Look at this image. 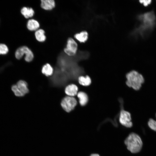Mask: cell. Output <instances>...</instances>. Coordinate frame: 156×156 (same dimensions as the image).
<instances>
[{
  "label": "cell",
  "instance_id": "obj_9",
  "mask_svg": "<svg viewBox=\"0 0 156 156\" xmlns=\"http://www.w3.org/2000/svg\"><path fill=\"white\" fill-rule=\"evenodd\" d=\"M39 22L36 20L31 19L27 22V29L31 31L36 30L40 27Z\"/></svg>",
  "mask_w": 156,
  "mask_h": 156
},
{
  "label": "cell",
  "instance_id": "obj_14",
  "mask_svg": "<svg viewBox=\"0 0 156 156\" xmlns=\"http://www.w3.org/2000/svg\"><path fill=\"white\" fill-rule=\"evenodd\" d=\"M21 92L24 94L27 93L29 90L27 87V84L25 81L21 80L18 81L16 84Z\"/></svg>",
  "mask_w": 156,
  "mask_h": 156
},
{
  "label": "cell",
  "instance_id": "obj_6",
  "mask_svg": "<svg viewBox=\"0 0 156 156\" xmlns=\"http://www.w3.org/2000/svg\"><path fill=\"white\" fill-rule=\"evenodd\" d=\"M77 45L75 40L72 38L67 40L66 46L64 49V52L68 55L73 56L77 53Z\"/></svg>",
  "mask_w": 156,
  "mask_h": 156
},
{
  "label": "cell",
  "instance_id": "obj_1",
  "mask_svg": "<svg viewBox=\"0 0 156 156\" xmlns=\"http://www.w3.org/2000/svg\"><path fill=\"white\" fill-rule=\"evenodd\" d=\"M126 85L134 90H138L140 89L144 81L143 75L135 70H132L126 75Z\"/></svg>",
  "mask_w": 156,
  "mask_h": 156
},
{
  "label": "cell",
  "instance_id": "obj_15",
  "mask_svg": "<svg viewBox=\"0 0 156 156\" xmlns=\"http://www.w3.org/2000/svg\"><path fill=\"white\" fill-rule=\"evenodd\" d=\"M78 81L81 85L84 86H89L91 83V79L88 75L85 77L81 76L78 78Z\"/></svg>",
  "mask_w": 156,
  "mask_h": 156
},
{
  "label": "cell",
  "instance_id": "obj_11",
  "mask_svg": "<svg viewBox=\"0 0 156 156\" xmlns=\"http://www.w3.org/2000/svg\"><path fill=\"white\" fill-rule=\"evenodd\" d=\"M77 95L80 105L82 106L86 105L88 101V97L86 93L83 92H80L77 93Z\"/></svg>",
  "mask_w": 156,
  "mask_h": 156
},
{
  "label": "cell",
  "instance_id": "obj_4",
  "mask_svg": "<svg viewBox=\"0 0 156 156\" xmlns=\"http://www.w3.org/2000/svg\"><path fill=\"white\" fill-rule=\"evenodd\" d=\"M77 103V101L75 98L68 96L65 97L62 100L61 105L66 111L68 112L74 108Z\"/></svg>",
  "mask_w": 156,
  "mask_h": 156
},
{
  "label": "cell",
  "instance_id": "obj_19",
  "mask_svg": "<svg viewBox=\"0 0 156 156\" xmlns=\"http://www.w3.org/2000/svg\"><path fill=\"white\" fill-rule=\"evenodd\" d=\"M149 127L152 130L156 131V121L152 118H150L148 122Z\"/></svg>",
  "mask_w": 156,
  "mask_h": 156
},
{
  "label": "cell",
  "instance_id": "obj_7",
  "mask_svg": "<svg viewBox=\"0 0 156 156\" xmlns=\"http://www.w3.org/2000/svg\"><path fill=\"white\" fill-rule=\"evenodd\" d=\"M41 7L46 10H50L55 6V2L54 0H42L41 1Z\"/></svg>",
  "mask_w": 156,
  "mask_h": 156
},
{
  "label": "cell",
  "instance_id": "obj_8",
  "mask_svg": "<svg viewBox=\"0 0 156 156\" xmlns=\"http://www.w3.org/2000/svg\"><path fill=\"white\" fill-rule=\"evenodd\" d=\"M78 88L75 84H71L66 87L65 92L69 96L73 97L77 95Z\"/></svg>",
  "mask_w": 156,
  "mask_h": 156
},
{
  "label": "cell",
  "instance_id": "obj_10",
  "mask_svg": "<svg viewBox=\"0 0 156 156\" xmlns=\"http://www.w3.org/2000/svg\"><path fill=\"white\" fill-rule=\"evenodd\" d=\"M21 14L27 18L32 17L34 14V10L31 8L23 7L21 10Z\"/></svg>",
  "mask_w": 156,
  "mask_h": 156
},
{
  "label": "cell",
  "instance_id": "obj_21",
  "mask_svg": "<svg viewBox=\"0 0 156 156\" xmlns=\"http://www.w3.org/2000/svg\"><path fill=\"white\" fill-rule=\"evenodd\" d=\"M10 64H9V63H8L5 65H4L3 66L0 67V73L3 71L6 67L8 66Z\"/></svg>",
  "mask_w": 156,
  "mask_h": 156
},
{
  "label": "cell",
  "instance_id": "obj_18",
  "mask_svg": "<svg viewBox=\"0 0 156 156\" xmlns=\"http://www.w3.org/2000/svg\"><path fill=\"white\" fill-rule=\"evenodd\" d=\"M8 48L5 44H0V55H5L8 53Z\"/></svg>",
  "mask_w": 156,
  "mask_h": 156
},
{
  "label": "cell",
  "instance_id": "obj_20",
  "mask_svg": "<svg viewBox=\"0 0 156 156\" xmlns=\"http://www.w3.org/2000/svg\"><path fill=\"white\" fill-rule=\"evenodd\" d=\"M152 0H139L140 3L142 4L145 7L148 6L152 2Z\"/></svg>",
  "mask_w": 156,
  "mask_h": 156
},
{
  "label": "cell",
  "instance_id": "obj_22",
  "mask_svg": "<svg viewBox=\"0 0 156 156\" xmlns=\"http://www.w3.org/2000/svg\"><path fill=\"white\" fill-rule=\"evenodd\" d=\"M90 156H100L98 154L93 153L91 154Z\"/></svg>",
  "mask_w": 156,
  "mask_h": 156
},
{
  "label": "cell",
  "instance_id": "obj_2",
  "mask_svg": "<svg viewBox=\"0 0 156 156\" xmlns=\"http://www.w3.org/2000/svg\"><path fill=\"white\" fill-rule=\"evenodd\" d=\"M127 149L133 153H138L141 150L142 142L140 136L137 134L132 133L130 134L124 141Z\"/></svg>",
  "mask_w": 156,
  "mask_h": 156
},
{
  "label": "cell",
  "instance_id": "obj_12",
  "mask_svg": "<svg viewBox=\"0 0 156 156\" xmlns=\"http://www.w3.org/2000/svg\"><path fill=\"white\" fill-rule=\"evenodd\" d=\"M44 34L45 31L43 29H39L36 30L35 33L36 39L40 42H44L46 39V36Z\"/></svg>",
  "mask_w": 156,
  "mask_h": 156
},
{
  "label": "cell",
  "instance_id": "obj_5",
  "mask_svg": "<svg viewBox=\"0 0 156 156\" xmlns=\"http://www.w3.org/2000/svg\"><path fill=\"white\" fill-rule=\"evenodd\" d=\"M119 120L120 123L125 127L130 128L133 125L130 113L124 110L121 111Z\"/></svg>",
  "mask_w": 156,
  "mask_h": 156
},
{
  "label": "cell",
  "instance_id": "obj_17",
  "mask_svg": "<svg viewBox=\"0 0 156 156\" xmlns=\"http://www.w3.org/2000/svg\"><path fill=\"white\" fill-rule=\"evenodd\" d=\"M11 89L14 94L17 96L21 97L24 95L21 92L16 85H13L11 87Z\"/></svg>",
  "mask_w": 156,
  "mask_h": 156
},
{
  "label": "cell",
  "instance_id": "obj_13",
  "mask_svg": "<svg viewBox=\"0 0 156 156\" xmlns=\"http://www.w3.org/2000/svg\"><path fill=\"white\" fill-rule=\"evenodd\" d=\"M88 34L87 31H83L75 35V38L81 42L86 41L88 38Z\"/></svg>",
  "mask_w": 156,
  "mask_h": 156
},
{
  "label": "cell",
  "instance_id": "obj_3",
  "mask_svg": "<svg viewBox=\"0 0 156 156\" xmlns=\"http://www.w3.org/2000/svg\"><path fill=\"white\" fill-rule=\"evenodd\" d=\"M25 55V60L29 62L33 60L34 55L31 49L26 46H21L18 48L15 52V56L18 60L21 59Z\"/></svg>",
  "mask_w": 156,
  "mask_h": 156
},
{
  "label": "cell",
  "instance_id": "obj_16",
  "mask_svg": "<svg viewBox=\"0 0 156 156\" xmlns=\"http://www.w3.org/2000/svg\"><path fill=\"white\" fill-rule=\"evenodd\" d=\"M53 69L49 64L47 63L43 66L42 72L43 74L47 76H50L53 73Z\"/></svg>",
  "mask_w": 156,
  "mask_h": 156
}]
</instances>
